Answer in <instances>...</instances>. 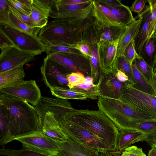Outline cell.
<instances>
[{
	"label": "cell",
	"instance_id": "cell-1",
	"mask_svg": "<svg viewBox=\"0 0 156 156\" xmlns=\"http://www.w3.org/2000/svg\"><path fill=\"white\" fill-rule=\"evenodd\" d=\"M0 103L6 110L13 140L41 132V118L34 106L23 100L1 93Z\"/></svg>",
	"mask_w": 156,
	"mask_h": 156
},
{
	"label": "cell",
	"instance_id": "cell-2",
	"mask_svg": "<svg viewBox=\"0 0 156 156\" xmlns=\"http://www.w3.org/2000/svg\"><path fill=\"white\" fill-rule=\"evenodd\" d=\"M64 116L118 150L117 145L120 132L113 122L101 110L74 108Z\"/></svg>",
	"mask_w": 156,
	"mask_h": 156
},
{
	"label": "cell",
	"instance_id": "cell-3",
	"mask_svg": "<svg viewBox=\"0 0 156 156\" xmlns=\"http://www.w3.org/2000/svg\"><path fill=\"white\" fill-rule=\"evenodd\" d=\"M98 100L99 109L113 122L119 131L133 130L140 122L156 120L129 107L119 99L99 96Z\"/></svg>",
	"mask_w": 156,
	"mask_h": 156
},
{
	"label": "cell",
	"instance_id": "cell-4",
	"mask_svg": "<svg viewBox=\"0 0 156 156\" xmlns=\"http://www.w3.org/2000/svg\"><path fill=\"white\" fill-rule=\"evenodd\" d=\"M58 120L68 136L82 146L93 156H120L122 152L114 149L95 135L64 116Z\"/></svg>",
	"mask_w": 156,
	"mask_h": 156
},
{
	"label": "cell",
	"instance_id": "cell-5",
	"mask_svg": "<svg viewBox=\"0 0 156 156\" xmlns=\"http://www.w3.org/2000/svg\"><path fill=\"white\" fill-rule=\"evenodd\" d=\"M81 25L66 19H55L39 31L38 36L46 46L62 45L71 47L80 40Z\"/></svg>",
	"mask_w": 156,
	"mask_h": 156
},
{
	"label": "cell",
	"instance_id": "cell-6",
	"mask_svg": "<svg viewBox=\"0 0 156 156\" xmlns=\"http://www.w3.org/2000/svg\"><path fill=\"white\" fill-rule=\"evenodd\" d=\"M119 100L147 116L156 119V96L138 90L124 83Z\"/></svg>",
	"mask_w": 156,
	"mask_h": 156
},
{
	"label": "cell",
	"instance_id": "cell-7",
	"mask_svg": "<svg viewBox=\"0 0 156 156\" xmlns=\"http://www.w3.org/2000/svg\"><path fill=\"white\" fill-rule=\"evenodd\" d=\"M0 32L20 49L39 55L45 51L46 46L38 36L19 30L6 23H0Z\"/></svg>",
	"mask_w": 156,
	"mask_h": 156
},
{
	"label": "cell",
	"instance_id": "cell-8",
	"mask_svg": "<svg viewBox=\"0 0 156 156\" xmlns=\"http://www.w3.org/2000/svg\"><path fill=\"white\" fill-rule=\"evenodd\" d=\"M93 1L91 0L87 3L66 5H56L54 2L50 17L66 19L75 24L81 25L92 13Z\"/></svg>",
	"mask_w": 156,
	"mask_h": 156
},
{
	"label": "cell",
	"instance_id": "cell-9",
	"mask_svg": "<svg viewBox=\"0 0 156 156\" xmlns=\"http://www.w3.org/2000/svg\"><path fill=\"white\" fill-rule=\"evenodd\" d=\"M14 140L21 142L23 147L48 155L57 156L60 150L56 141L40 131L16 138Z\"/></svg>",
	"mask_w": 156,
	"mask_h": 156
},
{
	"label": "cell",
	"instance_id": "cell-10",
	"mask_svg": "<svg viewBox=\"0 0 156 156\" xmlns=\"http://www.w3.org/2000/svg\"><path fill=\"white\" fill-rule=\"evenodd\" d=\"M40 70L42 80L49 89L53 87L68 88L66 75L70 73L47 56L44 59Z\"/></svg>",
	"mask_w": 156,
	"mask_h": 156
},
{
	"label": "cell",
	"instance_id": "cell-11",
	"mask_svg": "<svg viewBox=\"0 0 156 156\" xmlns=\"http://www.w3.org/2000/svg\"><path fill=\"white\" fill-rule=\"evenodd\" d=\"M0 93L25 101L34 106L41 97L40 90L35 80H23L0 89Z\"/></svg>",
	"mask_w": 156,
	"mask_h": 156
},
{
	"label": "cell",
	"instance_id": "cell-12",
	"mask_svg": "<svg viewBox=\"0 0 156 156\" xmlns=\"http://www.w3.org/2000/svg\"><path fill=\"white\" fill-rule=\"evenodd\" d=\"M120 38L112 41L97 42L100 72L106 74L112 73L115 75L118 70L117 52Z\"/></svg>",
	"mask_w": 156,
	"mask_h": 156
},
{
	"label": "cell",
	"instance_id": "cell-13",
	"mask_svg": "<svg viewBox=\"0 0 156 156\" xmlns=\"http://www.w3.org/2000/svg\"><path fill=\"white\" fill-rule=\"evenodd\" d=\"M38 55L36 53L21 50L14 45L9 46L1 50L0 72L27 64Z\"/></svg>",
	"mask_w": 156,
	"mask_h": 156
},
{
	"label": "cell",
	"instance_id": "cell-14",
	"mask_svg": "<svg viewBox=\"0 0 156 156\" xmlns=\"http://www.w3.org/2000/svg\"><path fill=\"white\" fill-rule=\"evenodd\" d=\"M47 56L70 73L78 72L91 76L89 61L82 54L56 52Z\"/></svg>",
	"mask_w": 156,
	"mask_h": 156
},
{
	"label": "cell",
	"instance_id": "cell-15",
	"mask_svg": "<svg viewBox=\"0 0 156 156\" xmlns=\"http://www.w3.org/2000/svg\"><path fill=\"white\" fill-rule=\"evenodd\" d=\"M41 119L48 112L55 114L58 119L72 111L74 108L68 100L58 98H52L42 96L37 104L34 106Z\"/></svg>",
	"mask_w": 156,
	"mask_h": 156
},
{
	"label": "cell",
	"instance_id": "cell-16",
	"mask_svg": "<svg viewBox=\"0 0 156 156\" xmlns=\"http://www.w3.org/2000/svg\"><path fill=\"white\" fill-rule=\"evenodd\" d=\"M97 84L100 91L99 96L118 99L124 83L119 81L115 74L100 72Z\"/></svg>",
	"mask_w": 156,
	"mask_h": 156
},
{
	"label": "cell",
	"instance_id": "cell-17",
	"mask_svg": "<svg viewBox=\"0 0 156 156\" xmlns=\"http://www.w3.org/2000/svg\"><path fill=\"white\" fill-rule=\"evenodd\" d=\"M42 121L41 132L43 134L55 141L62 142L66 140L68 136L60 126L55 114L47 112Z\"/></svg>",
	"mask_w": 156,
	"mask_h": 156
},
{
	"label": "cell",
	"instance_id": "cell-18",
	"mask_svg": "<svg viewBox=\"0 0 156 156\" xmlns=\"http://www.w3.org/2000/svg\"><path fill=\"white\" fill-rule=\"evenodd\" d=\"M92 15L96 24L100 27L122 26L111 11L98 0H94Z\"/></svg>",
	"mask_w": 156,
	"mask_h": 156
},
{
	"label": "cell",
	"instance_id": "cell-19",
	"mask_svg": "<svg viewBox=\"0 0 156 156\" xmlns=\"http://www.w3.org/2000/svg\"><path fill=\"white\" fill-rule=\"evenodd\" d=\"M150 15V6L149 5H146L142 11L134 18L136 20L140 17L141 20L138 33L134 39L136 51L139 56L145 43L148 38Z\"/></svg>",
	"mask_w": 156,
	"mask_h": 156
},
{
	"label": "cell",
	"instance_id": "cell-20",
	"mask_svg": "<svg viewBox=\"0 0 156 156\" xmlns=\"http://www.w3.org/2000/svg\"><path fill=\"white\" fill-rule=\"evenodd\" d=\"M56 141L60 149L57 156H93L82 146L69 136L66 141Z\"/></svg>",
	"mask_w": 156,
	"mask_h": 156
},
{
	"label": "cell",
	"instance_id": "cell-21",
	"mask_svg": "<svg viewBox=\"0 0 156 156\" xmlns=\"http://www.w3.org/2000/svg\"><path fill=\"white\" fill-rule=\"evenodd\" d=\"M146 136L145 133L140 131L128 129L122 130L119 132L117 148L122 152L130 146L131 144L145 140Z\"/></svg>",
	"mask_w": 156,
	"mask_h": 156
},
{
	"label": "cell",
	"instance_id": "cell-22",
	"mask_svg": "<svg viewBox=\"0 0 156 156\" xmlns=\"http://www.w3.org/2000/svg\"><path fill=\"white\" fill-rule=\"evenodd\" d=\"M137 20L128 26L124 32L121 36L118 43L117 49V58L123 55L127 46L134 40L138 33L141 22V18L139 17Z\"/></svg>",
	"mask_w": 156,
	"mask_h": 156
},
{
	"label": "cell",
	"instance_id": "cell-23",
	"mask_svg": "<svg viewBox=\"0 0 156 156\" xmlns=\"http://www.w3.org/2000/svg\"><path fill=\"white\" fill-rule=\"evenodd\" d=\"M24 65L0 72V89L24 80L25 73Z\"/></svg>",
	"mask_w": 156,
	"mask_h": 156
},
{
	"label": "cell",
	"instance_id": "cell-24",
	"mask_svg": "<svg viewBox=\"0 0 156 156\" xmlns=\"http://www.w3.org/2000/svg\"><path fill=\"white\" fill-rule=\"evenodd\" d=\"M97 25L98 42L112 41L120 38L128 26L101 27Z\"/></svg>",
	"mask_w": 156,
	"mask_h": 156
},
{
	"label": "cell",
	"instance_id": "cell-25",
	"mask_svg": "<svg viewBox=\"0 0 156 156\" xmlns=\"http://www.w3.org/2000/svg\"><path fill=\"white\" fill-rule=\"evenodd\" d=\"M31 12L30 15L34 27L41 29L48 24L50 11L45 9L36 4L34 0L30 5Z\"/></svg>",
	"mask_w": 156,
	"mask_h": 156
},
{
	"label": "cell",
	"instance_id": "cell-26",
	"mask_svg": "<svg viewBox=\"0 0 156 156\" xmlns=\"http://www.w3.org/2000/svg\"><path fill=\"white\" fill-rule=\"evenodd\" d=\"M140 56L153 70L156 62V36L154 34L145 43Z\"/></svg>",
	"mask_w": 156,
	"mask_h": 156
},
{
	"label": "cell",
	"instance_id": "cell-27",
	"mask_svg": "<svg viewBox=\"0 0 156 156\" xmlns=\"http://www.w3.org/2000/svg\"><path fill=\"white\" fill-rule=\"evenodd\" d=\"M101 4L111 11L122 26H128L135 20L128 6L122 4L116 6Z\"/></svg>",
	"mask_w": 156,
	"mask_h": 156
},
{
	"label": "cell",
	"instance_id": "cell-28",
	"mask_svg": "<svg viewBox=\"0 0 156 156\" xmlns=\"http://www.w3.org/2000/svg\"><path fill=\"white\" fill-rule=\"evenodd\" d=\"M132 66L135 84L131 86L138 90L156 96V94L151 83L138 69L136 65L135 59L133 62Z\"/></svg>",
	"mask_w": 156,
	"mask_h": 156
},
{
	"label": "cell",
	"instance_id": "cell-29",
	"mask_svg": "<svg viewBox=\"0 0 156 156\" xmlns=\"http://www.w3.org/2000/svg\"><path fill=\"white\" fill-rule=\"evenodd\" d=\"M52 94L56 98L66 100L74 99L81 100L87 99L84 94L64 87H53L50 89Z\"/></svg>",
	"mask_w": 156,
	"mask_h": 156
},
{
	"label": "cell",
	"instance_id": "cell-30",
	"mask_svg": "<svg viewBox=\"0 0 156 156\" xmlns=\"http://www.w3.org/2000/svg\"><path fill=\"white\" fill-rule=\"evenodd\" d=\"M12 140L6 110L0 105V145L1 146L4 145Z\"/></svg>",
	"mask_w": 156,
	"mask_h": 156
},
{
	"label": "cell",
	"instance_id": "cell-31",
	"mask_svg": "<svg viewBox=\"0 0 156 156\" xmlns=\"http://www.w3.org/2000/svg\"><path fill=\"white\" fill-rule=\"evenodd\" d=\"M91 57L89 60L91 76L93 78L94 82L98 81L100 71L97 43H90Z\"/></svg>",
	"mask_w": 156,
	"mask_h": 156
},
{
	"label": "cell",
	"instance_id": "cell-32",
	"mask_svg": "<svg viewBox=\"0 0 156 156\" xmlns=\"http://www.w3.org/2000/svg\"><path fill=\"white\" fill-rule=\"evenodd\" d=\"M6 24L20 30L36 36H38L41 30L39 28L33 27L28 25L18 19L10 10L9 21Z\"/></svg>",
	"mask_w": 156,
	"mask_h": 156
},
{
	"label": "cell",
	"instance_id": "cell-33",
	"mask_svg": "<svg viewBox=\"0 0 156 156\" xmlns=\"http://www.w3.org/2000/svg\"><path fill=\"white\" fill-rule=\"evenodd\" d=\"M71 90L85 94L87 98L92 100L98 99L100 91L97 84H82L73 87Z\"/></svg>",
	"mask_w": 156,
	"mask_h": 156
},
{
	"label": "cell",
	"instance_id": "cell-34",
	"mask_svg": "<svg viewBox=\"0 0 156 156\" xmlns=\"http://www.w3.org/2000/svg\"><path fill=\"white\" fill-rule=\"evenodd\" d=\"M0 154L7 156H53L41 154L23 147L19 150L5 149L3 147L0 149Z\"/></svg>",
	"mask_w": 156,
	"mask_h": 156
},
{
	"label": "cell",
	"instance_id": "cell-35",
	"mask_svg": "<svg viewBox=\"0 0 156 156\" xmlns=\"http://www.w3.org/2000/svg\"><path fill=\"white\" fill-rule=\"evenodd\" d=\"M32 0H7L9 5L19 12L30 15L31 12L30 5Z\"/></svg>",
	"mask_w": 156,
	"mask_h": 156
},
{
	"label": "cell",
	"instance_id": "cell-36",
	"mask_svg": "<svg viewBox=\"0 0 156 156\" xmlns=\"http://www.w3.org/2000/svg\"><path fill=\"white\" fill-rule=\"evenodd\" d=\"M117 59L118 70L125 73L128 77L129 80L132 84V86L133 85L135 84V81L132 71V64L123 55L118 57Z\"/></svg>",
	"mask_w": 156,
	"mask_h": 156
},
{
	"label": "cell",
	"instance_id": "cell-37",
	"mask_svg": "<svg viewBox=\"0 0 156 156\" xmlns=\"http://www.w3.org/2000/svg\"><path fill=\"white\" fill-rule=\"evenodd\" d=\"M135 61L139 71L150 83L154 73L152 68L137 54Z\"/></svg>",
	"mask_w": 156,
	"mask_h": 156
},
{
	"label": "cell",
	"instance_id": "cell-38",
	"mask_svg": "<svg viewBox=\"0 0 156 156\" xmlns=\"http://www.w3.org/2000/svg\"><path fill=\"white\" fill-rule=\"evenodd\" d=\"M66 77L68 81L67 86L70 89L74 87L84 83V75L80 72L69 73L67 75Z\"/></svg>",
	"mask_w": 156,
	"mask_h": 156
},
{
	"label": "cell",
	"instance_id": "cell-39",
	"mask_svg": "<svg viewBox=\"0 0 156 156\" xmlns=\"http://www.w3.org/2000/svg\"><path fill=\"white\" fill-rule=\"evenodd\" d=\"M45 51L47 55H49L56 52L82 54L78 50L71 47L62 45H49L46 46Z\"/></svg>",
	"mask_w": 156,
	"mask_h": 156
},
{
	"label": "cell",
	"instance_id": "cell-40",
	"mask_svg": "<svg viewBox=\"0 0 156 156\" xmlns=\"http://www.w3.org/2000/svg\"><path fill=\"white\" fill-rule=\"evenodd\" d=\"M147 2L151 8L148 39L153 34L156 26V0H148Z\"/></svg>",
	"mask_w": 156,
	"mask_h": 156
},
{
	"label": "cell",
	"instance_id": "cell-41",
	"mask_svg": "<svg viewBox=\"0 0 156 156\" xmlns=\"http://www.w3.org/2000/svg\"><path fill=\"white\" fill-rule=\"evenodd\" d=\"M71 47L78 50L86 59L89 60L91 52L89 42L82 40L73 44Z\"/></svg>",
	"mask_w": 156,
	"mask_h": 156
},
{
	"label": "cell",
	"instance_id": "cell-42",
	"mask_svg": "<svg viewBox=\"0 0 156 156\" xmlns=\"http://www.w3.org/2000/svg\"><path fill=\"white\" fill-rule=\"evenodd\" d=\"M9 5L7 0H0V23H7L9 19Z\"/></svg>",
	"mask_w": 156,
	"mask_h": 156
},
{
	"label": "cell",
	"instance_id": "cell-43",
	"mask_svg": "<svg viewBox=\"0 0 156 156\" xmlns=\"http://www.w3.org/2000/svg\"><path fill=\"white\" fill-rule=\"evenodd\" d=\"M137 54L135 48L134 40H133L126 47L123 55L132 64Z\"/></svg>",
	"mask_w": 156,
	"mask_h": 156
},
{
	"label": "cell",
	"instance_id": "cell-44",
	"mask_svg": "<svg viewBox=\"0 0 156 156\" xmlns=\"http://www.w3.org/2000/svg\"><path fill=\"white\" fill-rule=\"evenodd\" d=\"M120 156H147L143 152L142 148L136 146L129 147L124 150Z\"/></svg>",
	"mask_w": 156,
	"mask_h": 156
},
{
	"label": "cell",
	"instance_id": "cell-45",
	"mask_svg": "<svg viewBox=\"0 0 156 156\" xmlns=\"http://www.w3.org/2000/svg\"><path fill=\"white\" fill-rule=\"evenodd\" d=\"M9 5V10L16 17L23 22L33 27V23L30 15L24 14L16 10V9Z\"/></svg>",
	"mask_w": 156,
	"mask_h": 156
},
{
	"label": "cell",
	"instance_id": "cell-46",
	"mask_svg": "<svg viewBox=\"0 0 156 156\" xmlns=\"http://www.w3.org/2000/svg\"><path fill=\"white\" fill-rule=\"evenodd\" d=\"M147 1L146 0H136L129 7L131 11L140 13L145 7Z\"/></svg>",
	"mask_w": 156,
	"mask_h": 156
},
{
	"label": "cell",
	"instance_id": "cell-47",
	"mask_svg": "<svg viewBox=\"0 0 156 156\" xmlns=\"http://www.w3.org/2000/svg\"><path fill=\"white\" fill-rule=\"evenodd\" d=\"M91 1V0H55V4L57 5H66L87 3Z\"/></svg>",
	"mask_w": 156,
	"mask_h": 156
},
{
	"label": "cell",
	"instance_id": "cell-48",
	"mask_svg": "<svg viewBox=\"0 0 156 156\" xmlns=\"http://www.w3.org/2000/svg\"><path fill=\"white\" fill-rule=\"evenodd\" d=\"M115 76L117 80L120 82L129 84L132 85V84L130 82L128 76L124 72L118 70L115 75Z\"/></svg>",
	"mask_w": 156,
	"mask_h": 156
},
{
	"label": "cell",
	"instance_id": "cell-49",
	"mask_svg": "<svg viewBox=\"0 0 156 156\" xmlns=\"http://www.w3.org/2000/svg\"><path fill=\"white\" fill-rule=\"evenodd\" d=\"M0 40V48L1 50L9 46L13 45L9 40L1 32Z\"/></svg>",
	"mask_w": 156,
	"mask_h": 156
},
{
	"label": "cell",
	"instance_id": "cell-50",
	"mask_svg": "<svg viewBox=\"0 0 156 156\" xmlns=\"http://www.w3.org/2000/svg\"><path fill=\"white\" fill-rule=\"evenodd\" d=\"M98 1L101 4L111 6H116L122 4L121 1L118 0H98Z\"/></svg>",
	"mask_w": 156,
	"mask_h": 156
},
{
	"label": "cell",
	"instance_id": "cell-51",
	"mask_svg": "<svg viewBox=\"0 0 156 156\" xmlns=\"http://www.w3.org/2000/svg\"><path fill=\"white\" fill-rule=\"evenodd\" d=\"M147 156H156V146L155 144L151 146Z\"/></svg>",
	"mask_w": 156,
	"mask_h": 156
},
{
	"label": "cell",
	"instance_id": "cell-52",
	"mask_svg": "<svg viewBox=\"0 0 156 156\" xmlns=\"http://www.w3.org/2000/svg\"><path fill=\"white\" fill-rule=\"evenodd\" d=\"M94 80L93 78L90 76H87L85 77L84 84H93Z\"/></svg>",
	"mask_w": 156,
	"mask_h": 156
},
{
	"label": "cell",
	"instance_id": "cell-53",
	"mask_svg": "<svg viewBox=\"0 0 156 156\" xmlns=\"http://www.w3.org/2000/svg\"><path fill=\"white\" fill-rule=\"evenodd\" d=\"M151 84L156 94V77L154 75V74L153 76L151 82Z\"/></svg>",
	"mask_w": 156,
	"mask_h": 156
},
{
	"label": "cell",
	"instance_id": "cell-54",
	"mask_svg": "<svg viewBox=\"0 0 156 156\" xmlns=\"http://www.w3.org/2000/svg\"><path fill=\"white\" fill-rule=\"evenodd\" d=\"M153 71L154 73L156 72V62L154 67L153 70Z\"/></svg>",
	"mask_w": 156,
	"mask_h": 156
},
{
	"label": "cell",
	"instance_id": "cell-55",
	"mask_svg": "<svg viewBox=\"0 0 156 156\" xmlns=\"http://www.w3.org/2000/svg\"><path fill=\"white\" fill-rule=\"evenodd\" d=\"M153 34H154L155 36H156V26H155L154 32Z\"/></svg>",
	"mask_w": 156,
	"mask_h": 156
},
{
	"label": "cell",
	"instance_id": "cell-56",
	"mask_svg": "<svg viewBox=\"0 0 156 156\" xmlns=\"http://www.w3.org/2000/svg\"><path fill=\"white\" fill-rule=\"evenodd\" d=\"M154 75H155V76H156V72H155V73H154Z\"/></svg>",
	"mask_w": 156,
	"mask_h": 156
},
{
	"label": "cell",
	"instance_id": "cell-57",
	"mask_svg": "<svg viewBox=\"0 0 156 156\" xmlns=\"http://www.w3.org/2000/svg\"><path fill=\"white\" fill-rule=\"evenodd\" d=\"M155 144V145H156V143Z\"/></svg>",
	"mask_w": 156,
	"mask_h": 156
}]
</instances>
